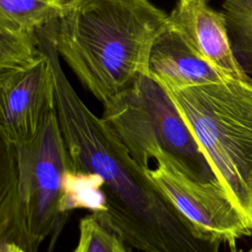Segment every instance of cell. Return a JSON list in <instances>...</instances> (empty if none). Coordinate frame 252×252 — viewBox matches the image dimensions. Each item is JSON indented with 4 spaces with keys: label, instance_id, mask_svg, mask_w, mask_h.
I'll return each mask as SVG.
<instances>
[{
    "label": "cell",
    "instance_id": "obj_13",
    "mask_svg": "<svg viewBox=\"0 0 252 252\" xmlns=\"http://www.w3.org/2000/svg\"><path fill=\"white\" fill-rule=\"evenodd\" d=\"M123 240L94 215L84 217L79 224V240L73 252H123Z\"/></svg>",
    "mask_w": 252,
    "mask_h": 252
},
{
    "label": "cell",
    "instance_id": "obj_10",
    "mask_svg": "<svg viewBox=\"0 0 252 252\" xmlns=\"http://www.w3.org/2000/svg\"><path fill=\"white\" fill-rule=\"evenodd\" d=\"M69 0H0V32L37 33L59 17Z\"/></svg>",
    "mask_w": 252,
    "mask_h": 252
},
{
    "label": "cell",
    "instance_id": "obj_16",
    "mask_svg": "<svg viewBox=\"0 0 252 252\" xmlns=\"http://www.w3.org/2000/svg\"><path fill=\"white\" fill-rule=\"evenodd\" d=\"M123 252H131V251H130V250H129V249H127V248H125V249H124V251H123Z\"/></svg>",
    "mask_w": 252,
    "mask_h": 252
},
{
    "label": "cell",
    "instance_id": "obj_12",
    "mask_svg": "<svg viewBox=\"0 0 252 252\" xmlns=\"http://www.w3.org/2000/svg\"><path fill=\"white\" fill-rule=\"evenodd\" d=\"M37 33L0 32V71L29 66L42 58Z\"/></svg>",
    "mask_w": 252,
    "mask_h": 252
},
{
    "label": "cell",
    "instance_id": "obj_7",
    "mask_svg": "<svg viewBox=\"0 0 252 252\" xmlns=\"http://www.w3.org/2000/svg\"><path fill=\"white\" fill-rule=\"evenodd\" d=\"M53 111L54 77L44 52L33 64L0 71V141L18 144L31 139Z\"/></svg>",
    "mask_w": 252,
    "mask_h": 252
},
{
    "label": "cell",
    "instance_id": "obj_6",
    "mask_svg": "<svg viewBox=\"0 0 252 252\" xmlns=\"http://www.w3.org/2000/svg\"><path fill=\"white\" fill-rule=\"evenodd\" d=\"M148 173L177 210L202 231L222 243L235 245L238 239L252 235L246 219L222 188L197 183L174 167L163 156L155 159Z\"/></svg>",
    "mask_w": 252,
    "mask_h": 252
},
{
    "label": "cell",
    "instance_id": "obj_8",
    "mask_svg": "<svg viewBox=\"0 0 252 252\" xmlns=\"http://www.w3.org/2000/svg\"><path fill=\"white\" fill-rule=\"evenodd\" d=\"M167 30L229 79L252 83L233 53L223 13L212 8L209 0H177L167 14Z\"/></svg>",
    "mask_w": 252,
    "mask_h": 252
},
{
    "label": "cell",
    "instance_id": "obj_2",
    "mask_svg": "<svg viewBox=\"0 0 252 252\" xmlns=\"http://www.w3.org/2000/svg\"><path fill=\"white\" fill-rule=\"evenodd\" d=\"M50 29L59 57L104 104L149 76L167 14L150 0H69Z\"/></svg>",
    "mask_w": 252,
    "mask_h": 252
},
{
    "label": "cell",
    "instance_id": "obj_3",
    "mask_svg": "<svg viewBox=\"0 0 252 252\" xmlns=\"http://www.w3.org/2000/svg\"><path fill=\"white\" fill-rule=\"evenodd\" d=\"M74 170L56 111L18 144L0 141V244L37 252L58 237L69 215L67 179Z\"/></svg>",
    "mask_w": 252,
    "mask_h": 252
},
{
    "label": "cell",
    "instance_id": "obj_9",
    "mask_svg": "<svg viewBox=\"0 0 252 252\" xmlns=\"http://www.w3.org/2000/svg\"><path fill=\"white\" fill-rule=\"evenodd\" d=\"M149 77L166 92L232 80L195 55L167 29L152 48Z\"/></svg>",
    "mask_w": 252,
    "mask_h": 252
},
{
    "label": "cell",
    "instance_id": "obj_14",
    "mask_svg": "<svg viewBox=\"0 0 252 252\" xmlns=\"http://www.w3.org/2000/svg\"><path fill=\"white\" fill-rule=\"evenodd\" d=\"M0 252H25L14 244H3L1 245Z\"/></svg>",
    "mask_w": 252,
    "mask_h": 252
},
{
    "label": "cell",
    "instance_id": "obj_15",
    "mask_svg": "<svg viewBox=\"0 0 252 252\" xmlns=\"http://www.w3.org/2000/svg\"><path fill=\"white\" fill-rule=\"evenodd\" d=\"M229 249H230V252H252V246H251L249 249L245 250V251H239V250L236 248L235 245H230V246H229Z\"/></svg>",
    "mask_w": 252,
    "mask_h": 252
},
{
    "label": "cell",
    "instance_id": "obj_1",
    "mask_svg": "<svg viewBox=\"0 0 252 252\" xmlns=\"http://www.w3.org/2000/svg\"><path fill=\"white\" fill-rule=\"evenodd\" d=\"M50 64L55 111L74 170L98 179L101 208L92 214L141 252H220L222 242L186 219L110 125L84 103L60 61Z\"/></svg>",
    "mask_w": 252,
    "mask_h": 252
},
{
    "label": "cell",
    "instance_id": "obj_5",
    "mask_svg": "<svg viewBox=\"0 0 252 252\" xmlns=\"http://www.w3.org/2000/svg\"><path fill=\"white\" fill-rule=\"evenodd\" d=\"M103 106L102 118L142 167L163 156L189 179L223 189L171 97L149 76Z\"/></svg>",
    "mask_w": 252,
    "mask_h": 252
},
{
    "label": "cell",
    "instance_id": "obj_11",
    "mask_svg": "<svg viewBox=\"0 0 252 252\" xmlns=\"http://www.w3.org/2000/svg\"><path fill=\"white\" fill-rule=\"evenodd\" d=\"M222 13L233 53L252 78V0H223Z\"/></svg>",
    "mask_w": 252,
    "mask_h": 252
},
{
    "label": "cell",
    "instance_id": "obj_4",
    "mask_svg": "<svg viewBox=\"0 0 252 252\" xmlns=\"http://www.w3.org/2000/svg\"><path fill=\"white\" fill-rule=\"evenodd\" d=\"M166 93L252 228V83L226 80Z\"/></svg>",
    "mask_w": 252,
    "mask_h": 252
}]
</instances>
